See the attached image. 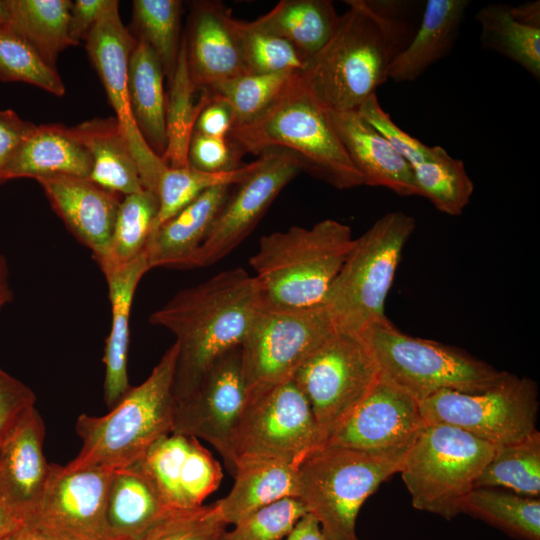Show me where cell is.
I'll use <instances>...</instances> for the list:
<instances>
[{"mask_svg": "<svg viewBox=\"0 0 540 540\" xmlns=\"http://www.w3.org/2000/svg\"><path fill=\"white\" fill-rule=\"evenodd\" d=\"M345 3L348 9L332 36L299 72L301 83L325 112L356 111L376 94L417 29L408 1Z\"/></svg>", "mask_w": 540, "mask_h": 540, "instance_id": "1", "label": "cell"}, {"mask_svg": "<svg viewBox=\"0 0 540 540\" xmlns=\"http://www.w3.org/2000/svg\"><path fill=\"white\" fill-rule=\"evenodd\" d=\"M262 304L255 277L239 267L179 291L149 316L176 339L175 403L197 389L220 357L241 346Z\"/></svg>", "mask_w": 540, "mask_h": 540, "instance_id": "2", "label": "cell"}, {"mask_svg": "<svg viewBox=\"0 0 540 540\" xmlns=\"http://www.w3.org/2000/svg\"><path fill=\"white\" fill-rule=\"evenodd\" d=\"M178 347L174 342L140 385L131 387L103 416H78V455L71 469L100 467L117 470L138 463L162 437L173 432V383Z\"/></svg>", "mask_w": 540, "mask_h": 540, "instance_id": "3", "label": "cell"}, {"mask_svg": "<svg viewBox=\"0 0 540 540\" xmlns=\"http://www.w3.org/2000/svg\"><path fill=\"white\" fill-rule=\"evenodd\" d=\"M227 138L240 157L244 153L259 156L267 150L283 149L295 156L301 172L336 189L363 185L327 112L305 89L299 74L267 110L233 127Z\"/></svg>", "mask_w": 540, "mask_h": 540, "instance_id": "4", "label": "cell"}, {"mask_svg": "<svg viewBox=\"0 0 540 540\" xmlns=\"http://www.w3.org/2000/svg\"><path fill=\"white\" fill-rule=\"evenodd\" d=\"M354 239L351 227L335 219L262 236L249 264L263 303L280 308L323 304Z\"/></svg>", "mask_w": 540, "mask_h": 540, "instance_id": "5", "label": "cell"}, {"mask_svg": "<svg viewBox=\"0 0 540 540\" xmlns=\"http://www.w3.org/2000/svg\"><path fill=\"white\" fill-rule=\"evenodd\" d=\"M415 228L411 215L394 211L354 239L323 301L337 333L360 337L370 327L389 320L386 298Z\"/></svg>", "mask_w": 540, "mask_h": 540, "instance_id": "6", "label": "cell"}, {"mask_svg": "<svg viewBox=\"0 0 540 540\" xmlns=\"http://www.w3.org/2000/svg\"><path fill=\"white\" fill-rule=\"evenodd\" d=\"M380 377L418 402L442 390L480 393L498 384L508 372L463 350L398 330L390 320L360 336Z\"/></svg>", "mask_w": 540, "mask_h": 540, "instance_id": "7", "label": "cell"}, {"mask_svg": "<svg viewBox=\"0 0 540 540\" xmlns=\"http://www.w3.org/2000/svg\"><path fill=\"white\" fill-rule=\"evenodd\" d=\"M404 457L320 447L298 467L297 498L329 540H361L356 533L361 506L384 481L399 473Z\"/></svg>", "mask_w": 540, "mask_h": 540, "instance_id": "8", "label": "cell"}, {"mask_svg": "<svg viewBox=\"0 0 540 540\" xmlns=\"http://www.w3.org/2000/svg\"><path fill=\"white\" fill-rule=\"evenodd\" d=\"M497 447L445 424H425L407 451L399 473L412 506L450 521Z\"/></svg>", "mask_w": 540, "mask_h": 540, "instance_id": "9", "label": "cell"}, {"mask_svg": "<svg viewBox=\"0 0 540 540\" xmlns=\"http://www.w3.org/2000/svg\"><path fill=\"white\" fill-rule=\"evenodd\" d=\"M335 333L323 304L280 308L263 303L240 346L248 402L292 380L303 362Z\"/></svg>", "mask_w": 540, "mask_h": 540, "instance_id": "10", "label": "cell"}, {"mask_svg": "<svg viewBox=\"0 0 540 540\" xmlns=\"http://www.w3.org/2000/svg\"><path fill=\"white\" fill-rule=\"evenodd\" d=\"M419 403L426 424L457 427L496 447L537 431V383L509 372L484 392L442 390Z\"/></svg>", "mask_w": 540, "mask_h": 540, "instance_id": "11", "label": "cell"}, {"mask_svg": "<svg viewBox=\"0 0 540 540\" xmlns=\"http://www.w3.org/2000/svg\"><path fill=\"white\" fill-rule=\"evenodd\" d=\"M380 378L360 337L335 333L297 369L292 380L306 397L322 447Z\"/></svg>", "mask_w": 540, "mask_h": 540, "instance_id": "12", "label": "cell"}, {"mask_svg": "<svg viewBox=\"0 0 540 540\" xmlns=\"http://www.w3.org/2000/svg\"><path fill=\"white\" fill-rule=\"evenodd\" d=\"M321 446L311 407L293 380L249 401L231 442L233 474L242 461H277L294 468Z\"/></svg>", "mask_w": 540, "mask_h": 540, "instance_id": "13", "label": "cell"}, {"mask_svg": "<svg viewBox=\"0 0 540 540\" xmlns=\"http://www.w3.org/2000/svg\"><path fill=\"white\" fill-rule=\"evenodd\" d=\"M85 48L104 86L138 166L143 187L156 193L167 167L147 145L133 119L127 89L129 59L137 43L119 14V2L109 0L97 23L85 39Z\"/></svg>", "mask_w": 540, "mask_h": 540, "instance_id": "14", "label": "cell"}, {"mask_svg": "<svg viewBox=\"0 0 540 540\" xmlns=\"http://www.w3.org/2000/svg\"><path fill=\"white\" fill-rule=\"evenodd\" d=\"M251 173L230 192L199 250L195 268L228 255L253 231L282 189L301 172L295 156L272 149L259 155Z\"/></svg>", "mask_w": 540, "mask_h": 540, "instance_id": "15", "label": "cell"}, {"mask_svg": "<svg viewBox=\"0 0 540 540\" xmlns=\"http://www.w3.org/2000/svg\"><path fill=\"white\" fill-rule=\"evenodd\" d=\"M247 404L238 347L211 366L189 397L175 403L173 432L207 441L233 475L231 442Z\"/></svg>", "mask_w": 540, "mask_h": 540, "instance_id": "16", "label": "cell"}, {"mask_svg": "<svg viewBox=\"0 0 540 540\" xmlns=\"http://www.w3.org/2000/svg\"><path fill=\"white\" fill-rule=\"evenodd\" d=\"M425 424L420 403L380 377L323 446L377 456H405Z\"/></svg>", "mask_w": 540, "mask_h": 540, "instance_id": "17", "label": "cell"}, {"mask_svg": "<svg viewBox=\"0 0 540 540\" xmlns=\"http://www.w3.org/2000/svg\"><path fill=\"white\" fill-rule=\"evenodd\" d=\"M113 470L51 464L33 525L65 540H110L106 503Z\"/></svg>", "mask_w": 540, "mask_h": 540, "instance_id": "18", "label": "cell"}, {"mask_svg": "<svg viewBox=\"0 0 540 540\" xmlns=\"http://www.w3.org/2000/svg\"><path fill=\"white\" fill-rule=\"evenodd\" d=\"M138 464L171 510L202 505L223 478L219 462L198 439L174 432L159 439Z\"/></svg>", "mask_w": 540, "mask_h": 540, "instance_id": "19", "label": "cell"}, {"mask_svg": "<svg viewBox=\"0 0 540 540\" xmlns=\"http://www.w3.org/2000/svg\"><path fill=\"white\" fill-rule=\"evenodd\" d=\"M190 79L197 90H208L246 74L238 20L220 1H195L184 34Z\"/></svg>", "mask_w": 540, "mask_h": 540, "instance_id": "20", "label": "cell"}, {"mask_svg": "<svg viewBox=\"0 0 540 540\" xmlns=\"http://www.w3.org/2000/svg\"><path fill=\"white\" fill-rule=\"evenodd\" d=\"M36 181L67 229L90 249L99 267L104 266L121 203L119 194L89 178L51 175Z\"/></svg>", "mask_w": 540, "mask_h": 540, "instance_id": "21", "label": "cell"}, {"mask_svg": "<svg viewBox=\"0 0 540 540\" xmlns=\"http://www.w3.org/2000/svg\"><path fill=\"white\" fill-rule=\"evenodd\" d=\"M44 440L45 424L35 407L0 442V497L25 524L39 509L51 471Z\"/></svg>", "mask_w": 540, "mask_h": 540, "instance_id": "22", "label": "cell"}, {"mask_svg": "<svg viewBox=\"0 0 540 540\" xmlns=\"http://www.w3.org/2000/svg\"><path fill=\"white\" fill-rule=\"evenodd\" d=\"M327 114L363 185L384 187L404 197L420 196L411 166L357 111Z\"/></svg>", "mask_w": 540, "mask_h": 540, "instance_id": "23", "label": "cell"}, {"mask_svg": "<svg viewBox=\"0 0 540 540\" xmlns=\"http://www.w3.org/2000/svg\"><path fill=\"white\" fill-rule=\"evenodd\" d=\"M233 186H217L152 231L145 254L150 269L195 268V260Z\"/></svg>", "mask_w": 540, "mask_h": 540, "instance_id": "24", "label": "cell"}, {"mask_svg": "<svg viewBox=\"0 0 540 540\" xmlns=\"http://www.w3.org/2000/svg\"><path fill=\"white\" fill-rule=\"evenodd\" d=\"M150 270L145 251L132 262L103 271L111 303V329L106 339L104 400L111 409L131 388L128 380L129 318L136 288Z\"/></svg>", "mask_w": 540, "mask_h": 540, "instance_id": "25", "label": "cell"}, {"mask_svg": "<svg viewBox=\"0 0 540 540\" xmlns=\"http://www.w3.org/2000/svg\"><path fill=\"white\" fill-rule=\"evenodd\" d=\"M468 0H428L415 34L393 61L389 79L410 82L446 57L459 36Z\"/></svg>", "mask_w": 540, "mask_h": 540, "instance_id": "26", "label": "cell"}, {"mask_svg": "<svg viewBox=\"0 0 540 540\" xmlns=\"http://www.w3.org/2000/svg\"><path fill=\"white\" fill-rule=\"evenodd\" d=\"M92 158L86 147L62 124L36 125L19 146L7 172V181L51 175L89 178Z\"/></svg>", "mask_w": 540, "mask_h": 540, "instance_id": "27", "label": "cell"}, {"mask_svg": "<svg viewBox=\"0 0 540 540\" xmlns=\"http://www.w3.org/2000/svg\"><path fill=\"white\" fill-rule=\"evenodd\" d=\"M170 510L138 463L113 470L106 503L110 540H143Z\"/></svg>", "mask_w": 540, "mask_h": 540, "instance_id": "28", "label": "cell"}, {"mask_svg": "<svg viewBox=\"0 0 540 540\" xmlns=\"http://www.w3.org/2000/svg\"><path fill=\"white\" fill-rule=\"evenodd\" d=\"M70 128L92 158L91 181L124 196L145 189L127 139L115 117H96Z\"/></svg>", "mask_w": 540, "mask_h": 540, "instance_id": "29", "label": "cell"}, {"mask_svg": "<svg viewBox=\"0 0 540 540\" xmlns=\"http://www.w3.org/2000/svg\"><path fill=\"white\" fill-rule=\"evenodd\" d=\"M164 76L154 51L146 43L137 41L128 65L129 105L140 134L160 158L167 148Z\"/></svg>", "mask_w": 540, "mask_h": 540, "instance_id": "30", "label": "cell"}, {"mask_svg": "<svg viewBox=\"0 0 540 540\" xmlns=\"http://www.w3.org/2000/svg\"><path fill=\"white\" fill-rule=\"evenodd\" d=\"M297 470L277 461L250 460L237 463L231 491L216 501L225 522L235 525L277 500L297 497Z\"/></svg>", "mask_w": 540, "mask_h": 540, "instance_id": "31", "label": "cell"}, {"mask_svg": "<svg viewBox=\"0 0 540 540\" xmlns=\"http://www.w3.org/2000/svg\"><path fill=\"white\" fill-rule=\"evenodd\" d=\"M339 16L330 0H282L252 23L288 41L307 60L330 39Z\"/></svg>", "mask_w": 540, "mask_h": 540, "instance_id": "32", "label": "cell"}, {"mask_svg": "<svg viewBox=\"0 0 540 540\" xmlns=\"http://www.w3.org/2000/svg\"><path fill=\"white\" fill-rule=\"evenodd\" d=\"M8 26L21 35L52 68L58 55L75 46L70 37V0H7Z\"/></svg>", "mask_w": 540, "mask_h": 540, "instance_id": "33", "label": "cell"}, {"mask_svg": "<svg viewBox=\"0 0 540 540\" xmlns=\"http://www.w3.org/2000/svg\"><path fill=\"white\" fill-rule=\"evenodd\" d=\"M461 513L481 520L515 540H540L539 498L502 488H474L464 499Z\"/></svg>", "mask_w": 540, "mask_h": 540, "instance_id": "34", "label": "cell"}, {"mask_svg": "<svg viewBox=\"0 0 540 540\" xmlns=\"http://www.w3.org/2000/svg\"><path fill=\"white\" fill-rule=\"evenodd\" d=\"M169 84L166 106L167 148L162 160L169 167L183 168L189 166L188 147L197 118L211 99L210 92L203 90L199 101L197 103L194 101V95L198 90L189 76L184 35L176 68Z\"/></svg>", "mask_w": 540, "mask_h": 540, "instance_id": "35", "label": "cell"}, {"mask_svg": "<svg viewBox=\"0 0 540 540\" xmlns=\"http://www.w3.org/2000/svg\"><path fill=\"white\" fill-rule=\"evenodd\" d=\"M480 40L486 49L517 63L535 79L540 78V28L518 21L510 5L488 4L476 14Z\"/></svg>", "mask_w": 540, "mask_h": 540, "instance_id": "36", "label": "cell"}, {"mask_svg": "<svg viewBox=\"0 0 540 540\" xmlns=\"http://www.w3.org/2000/svg\"><path fill=\"white\" fill-rule=\"evenodd\" d=\"M411 168L420 196L440 212L457 216L469 204L474 183L464 163L450 156L443 147L432 146L430 156Z\"/></svg>", "mask_w": 540, "mask_h": 540, "instance_id": "37", "label": "cell"}, {"mask_svg": "<svg viewBox=\"0 0 540 540\" xmlns=\"http://www.w3.org/2000/svg\"><path fill=\"white\" fill-rule=\"evenodd\" d=\"M502 488L519 495L539 498L540 433L497 447L490 462L477 477L474 488Z\"/></svg>", "mask_w": 540, "mask_h": 540, "instance_id": "38", "label": "cell"}, {"mask_svg": "<svg viewBox=\"0 0 540 540\" xmlns=\"http://www.w3.org/2000/svg\"><path fill=\"white\" fill-rule=\"evenodd\" d=\"M183 3L179 0H134L132 29L136 41L146 43L158 57L164 75L171 80L180 50Z\"/></svg>", "mask_w": 540, "mask_h": 540, "instance_id": "39", "label": "cell"}, {"mask_svg": "<svg viewBox=\"0 0 540 540\" xmlns=\"http://www.w3.org/2000/svg\"><path fill=\"white\" fill-rule=\"evenodd\" d=\"M158 210L159 199L153 191L143 189L124 196L113 230L109 259L100 268L102 272L124 266L145 251Z\"/></svg>", "mask_w": 540, "mask_h": 540, "instance_id": "40", "label": "cell"}, {"mask_svg": "<svg viewBox=\"0 0 540 540\" xmlns=\"http://www.w3.org/2000/svg\"><path fill=\"white\" fill-rule=\"evenodd\" d=\"M256 161L237 169L207 173L190 166L172 168L167 166L160 176L156 194L159 210L153 230L174 216L204 191L217 186H235L254 169ZM152 230V231H153Z\"/></svg>", "mask_w": 540, "mask_h": 540, "instance_id": "41", "label": "cell"}, {"mask_svg": "<svg viewBox=\"0 0 540 540\" xmlns=\"http://www.w3.org/2000/svg\"><path fill=\"white\" fill-rule=\"evenodd\" d=\"M298 74L299 72L246 73L219 83L207 91L228 104L235 127L254 120L267 110Z\"/></svg>", "mask_w": 540, "mask_h": 540, "instance_id": "42", "label": "cell"}, {"mask_svg": "<svg viewBox=\"0 0 540 540\" xmlns=\"http://www.w3.org/2000/svg\"><path fill=\"white\" fill-rule=\"evenodd\" d=\"M0 80L28 83L56 96L65 93L57 70L7 24L0 25Z\"/></svg>", "mask_w": 540, "mask_h": 540, "instance_id": "43", "label": "cell"}, {"mask_svg": "<svg viewBox=\"0 0 540 540\" xmlns=\"http://www.w3.org/2000/svg\"><path fill=\"white\" fill-rule=\"evenodd\" d=\"M238 32L246 72L270 74L300 72L306 59L283 38L238 20Z\"/></svg>", "mask_w": 540, "mask_h": 540, "instance_id": "44", "label": "cell"}, {"mask_svg": "<svg viewBox=\"0 0 540 540\" xmlns=\"http://www.w3.org/2000/svg\"><path fill=\"white\" fill-rule=\"evenodd\" d=\"M227 525L216 502L173 509L150 529L143 540H221Z\"/></svg>", "mask_w": 540, "mask_h": 540, "instance_id": "45", "label": "cell"}, {"mask_svg": "<svg viewBox=\"0 0 540 540\" xmlns=\"http://www.w3.org/2000/svg\"><path fill=\"white\" fill-rule=\"evenodd\" d=\"M307 513L297 497L266 505L225 531L221 540H282Z\"/></svg>", "mask_w": 540, "mask_h": 540, "instance_id": "46", "label": "cell"}, {"mask_svg": "<svg viewBox=\"0 0 540 540\" xmlns=\"http://www.w3.org/2000/svg\"><path fill=\"white\" fill-rule=\"evenodd\" d=\"M356 111L411 167L430 156L432 147L397 126L381 107L376 94L371 95Z\"/></svg>", "mask_w": 540, "mask_h": 540, "instance_id": "47", "label": "cell"}, {"mask_svg": "<svg viewBox=\"0 0 540 540\" xmlns=\"http://www.w3.org/2000/svg\"><path fill=\"white\" fill-rule=\"evenodd\" d=\"M240 155L228 138L204 135L194 130L188 147V165L207 173L227 172L239 168Z\"/></svg>", "mask_w": 540, "mask_h": 540, "instance_id": "48", "label": "cell"}, {"mask_svg": "<svg viewBox=\"0 0 540 540\" xmlns=\"http://www.w3.org/2000/svg\"><path fill=\"white\" fill-rule=\"evenodd\" d=\"M36 407V395L0 367V442Z\"/></svg>", "mask_w": 540, "mask_h": 540, "instance_id": "49", "label": "cell"}, {"mask_svg": "<svg viewBox=\"0 0 540 540\" xmlns=\"http://www.w3.org/2000/svg\"><path fill=\"white\" fill-rule=\"evenodd\" d=\"M36 125L23 120L11 109H0V184L7 182V172L19 146Z\"/></svg>", "mask_w": 540, "mask_h": 540, "instance_id": "50", "label": "cell"}, {"mask_svg": "<svg viewBox=\"0 0 540 540\" xmlns=\"http://www.w3.org/2000/svg\"><path fill=\"white\" fill-rule=\"evenodd\" d=\"M233 124V116L228 104L211 94L210 101L197 118L194 130L212 137L227 138Z\"/></svg>", "mask_w": 540, "mask_h": 540, "instance_id": "51", "label": "cell"}, {"mask_svg": "<svg viewBox=\"0 0 540 540\" xmlns=\"http://www.w3.org/2000/svg\"><path fill=\"white\" fill-rule=\"evenodd\" d=\"M109 0H76L70 8L69 32L74 45L85 41L97 23Z\"/></svg>", "mask_w": 540, "mask_h": 540, "instance_id": "52", "label": "cell"}, {"mask_svg": "<svg viewBox=\"0 0 540 540\" xmlns=\"http://www.w3.org/2000/svg\"><path fill=\"white\" fill-rule=\"evenodd\" d=\"M282 540H329L314 515L307 512Z\"/></svg>", "mask_w": 540, "mask_h": 540, "instance_id": "53", "label": "cell"}, {"mask_svg": "<svg viewBox=\"0 0 540 540\" xmlns=\"http://www.w3.org/2000/svg\"><path fill=\"white\" fill-rule=\"evenodd\" d=\"M25 525L22 517L0 497V539L18 532Z\"/></svg>", "mask_w": 540, "mask_h": 540, "instance_id": "54", "label": "cell"}, {"mask_svg": "<svg viewBox=\"0 0 540 540\" xmlns=\"http://www.w3.org/2000/svg\"><path fill=\"white\" fill-rule=\"evenodd\" d=\"M510 10L518 21L534 28H540V3L538 0L517 6L510 5Z\"/></svg>", "mask_w": 540, "mask_h": 540, "instance_id": "55", "label": "cell"}, {"mask_svg": "<svg viewBox=\"0 0 540 540\" xmlns=\"http://www.w3.org/2000/svg\"><path fill=\"white\" fill-rule=\"evenodd\" d=\"M13 297L8 262L0 246V311L13 301Z\"/></svg>", "mask_w": 540, "mask_h": 540, "instance_id": "56", "label": "cell"}, {"mask_svg": "<svg viewBox=\"0 0 540 540\" xmlns=\"http://www.w3.org/2000/svg\"><path fill=\"white\" fill-rule=\"evenodd\" d=\"M12 540H65L33 525H25Z\"/></svg>", "mask_w": 540, "mask_h": 540, "instance_id": "57", "label": "cell"}, {"mask_svg": "<svg viewBox=\"0 0 540 540\" xmlns=\"http://www.w3.org/2000/svg\"><path fill=\"white\" fill-rule=\"evenodd\" d=\"M9 16L10 15L7 0H0V25L8 24Z\"/></svg>", "mask_w": 540, "mask_h": 540, "instance_id": "58", "label": "cell"}, {"mask_svg": "<svg viewBox=\"0 0 540 540\" xmlns=\"http://www.w3.org/2000/svg\"><path fill=\"white\" fill-rule=\"evenodd\" d=\"M19 531H20V530H19ZM16 533H17V532H16ZM16 533H14V534H12V535H10V536H8V537L2 538V539H0V540H12L13 537H14V535H15Z\"/></svg>", "mask_w": 540, "mask_h": 540, "instance_id": "59", "label": "cell"}]
</instances>
